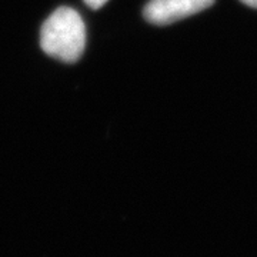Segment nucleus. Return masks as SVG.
Listing matches in <instances>:
<instances>
[{"instance_id": "obj_1", "label": "nucleus", "mask_w": 257, "mask_h": 257, "mask_svg": "<svg viewBox=\"0 0 257 257\" xmlns=\"http://www.w3.org/2000/svg\"><path fill=\"white\" fill-rule=\"evenodd\" d=\"M40 45L45 53L64 63H74L86 46V26L79 12L59 8L43 23Z\"/></svg>"}, {"instance_id": "obj_2", "label": "nucleus", "mask_w": 257, "mask_h": 257, "mask_svg": "<svg viewBox=\"0 0 257 257\" xmlns=\"http://www.w3.org/2000/svg\"><path fill=\"white\" fill-rule=\"evenodd\" d=\"M214 0H150L143 10L149 23L166 26L210 8Z\"/></svg>"}, {"instance_id": "obj_3", "label": "nucleus", "mask_w": 257, "mask_h": 257, "mask_svg": "<svg viewBox=\"0 0 257 257\" xmlns=\"http://www.w3.org/2000/svg\"><path fill=\"white\" fill-rule=\"evenodd\" d=\"M84 3L90 8V9H100L101 6H104L107 3V0H84Z\"/></svg>"}, {"instance_id": "obj_4", "label": "nucleus", "mask_w": 257, "mask_h": 257, "mask_svg": "<svg viewBox=\"0 0 257 257\" xmlns=\"http://www.w3.org/2000/svg\"><path fill=\"white\" fill-rule=\"evenodd\" d=\"M243 5H246L248 8H253V9H257V0H240Z\"/></svg>"}]
</instances>
